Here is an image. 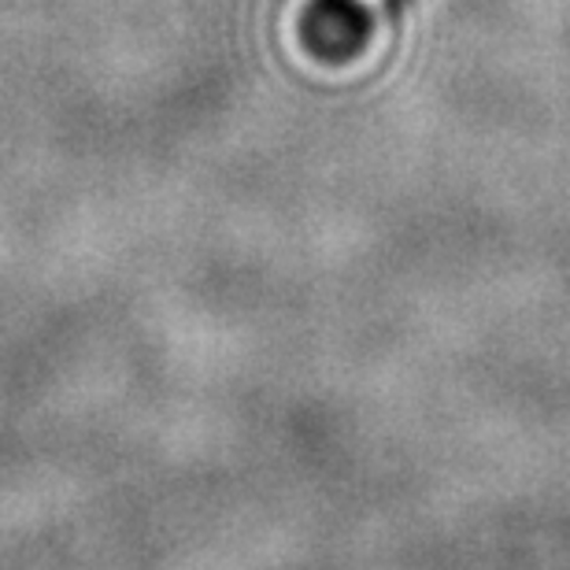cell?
I'll return each instance as SVG.
<instances>
[{
	"label": "cell",
	"mask_w": 570,
	"mask_h": 570,
	"mask_svg": "<svg viewBox=\"0 0 570 570\" xmlns=\"http://www.w3.org/2000/svg\"><path fill=\"white\" fill-rule=\"evenodd\" d=\"M352 4H360V8H371V4H379V0H352Z\"/></svg>",
	"instance_id": "cell-1"
}]
</instances>
